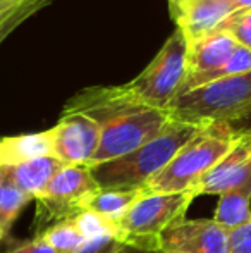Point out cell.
Returning a JSON list of instances; mask_svg holds the SVG:
<instances>
[{
    "label": "cell",
    "mask_w": 251,
    "mask_h": 253,
    "mask_svg": "<svg viewBox=\"0 0 251 253\" xmlns=\"http://www.w3.org/2000/svg\"><path fill=\"white\" fill-rule=\"evenodd\" d=\"M231 253H251V220L229 233Z\"/></svg>",
    "instance_id": "603a6c76"
},
{
    "label": "cell",
    "mask_w": 251,
    "mask_h": 253,
    "mask_svg": "<svg viewBox=\"0 0 251 253\" xmlns=\"http://www.w3.org/2000/svg\"><path fill=\"white\" fill-rule=\"evenodd\" d=\"M201 127L171 119L153 140L127 155L91 166L90 170L100 190H143Z\"/></svg>",
    "instance_id": "6da1fadb"
},
{
    "label": "cell",
    "mask_w": 251,
    "mask_h": 253,
    "mask_svg": "<svg viewBox=\"0 0 251 253\" xmlns=\"http://www.w3.org/2000/svg\"><path fill=\"white\" fill-rule=\"evenodd\" d=\"M140 107H148L140 102L127 88L121 86H90L76 93L66 103L62 112H76L93 119L98 126H105L112 119Z\"/></svg>",
    "instance_id": "8fae6325"
},
{
    "label": "cell",
    "mask_w": 251,
    "mask_h": 253,
    "mask_svg": "<svg viewBox=\"0 0 251 253\" xmlns=\"http://www.w3.org/2000/svg\"><path fill=\"white\" fill-rule=\"evenodd\" d=\"M229 2H231L238 10H248V9H251V0H229Z\"/></svg>",
    "instance_id": "484cf974"
},
{
    "label": "cell",
    "mask_w": 251,
    "mask_h": 253,
    "mask_svg": "<svg viewBox=\"0 0 251 253\" xmlns=\"http://www.w3.org/2000/svg\"><path fill=\"white\" fill-rule=\"evenodd\" d=\"M241 123L245 124V127H246V129H251V112L248 114V116L245 117V119L241 121Z\"/></svg>",
    "instance_id": "4316f807"
},
{
    "label": "cell",
    "mask_w": 251,
    "mask_h": 253,
    "mask_svg": "<svg viewBox=\"0 0 251 253\" xmlns=\"http://www.w3.org/2000/svg\"><path fill=\"white\" fill-rule=\"evenodd\" d=\"M141 195L143 190H98L84 200L83 210L117 222Z\"/></svg>",
    "instance_id": "ac0fdd59"
},
{
    "label": "cell",
    "mask_w": 251,
    "mask_h": 253,
    "mask_svg": "<svg viewBox=\"0 0 251 253\" xmlns=\"http://www.w3.org/2000/svg\"><path fill=\"white\" fill-rule=\"evenodd\" d=\"M250 71H251V48H246V47H243V45H239V47L236 48V52L229 57V60L222 67H218V69H215V71H210V73L198 74V76H189L188 80H186V84L181 93L193 90V88L203 86V84L212 83V81L224 80V78H229V76H238V74H245V73H250Z\"/></svg>",
    "instance_id": "d6986e66"
},
{
    "label": "cell",
    "mask_w": 251,
    "mask_h": 253,
    "mask_svg": "<svg viewBox=\"0 0 251 253\" xmlns=\"http://www.w3.org/2000/svg\"><path fill=\"white\" fill-rule=\"evenodd\" d=\"M236 127L225 123L203 126L174 159L143 188V193H181L196 190L201 177L229 152Z\"/></svg>",
    "instance_id": "7a4b0ae2"
},
{
    "label": "cell",
    "mask_w": 251,
    "mask_h": 253,
    "mask_svg": "<svg viewBox=\"0 0 251 253\" xmlns=\"http://www.w3.org/2000/svg\"><path fill=\"white\" fill-rule=\"evenodd\" d=\"M160 253H231L229 231L214 219H184L162 234Z\"/></svg>",
    "instance_id": "30bf717a"
},
{
    "label": "cell",
    "mask_w": 251,
    "mask_h": 253,
    "mask_svg": "<svg viewBox=\"0 0 251 253\" xmlns=\"http://www.w3.org/2000/svg\"><path fill=\"white\" fill-rule=\"evenodd\" d=\"M214 220L229 233L248 224L251 220V184L222 193Z\"/></svg>",
    "instance_id": "e0dca14e"
},
{
    "label": "cell",
    "mask_w": 251,
    "mask_h": 253,
    "mask_svg": "<svg viewBox=\"0 0 251 253\" xmlns=\"http://www.w3.org/2000/svg\"><path fill=\"white\" fill-rule=\"evenodd\" d=\"M52 131V155L64 166H90L98 150L102 127L76 112H62Z\"/></svg>",
    "instance_id": "ba28073f"
},
{
    "label": "cell",
    "mask_w": 251,
    "mask_h": 253,
    "mask_svg": "<svg viewBox=\"0 0 251 253\" xmlns=\"http://www.w3.org/2000/svg\"><path fill=\"white\" fill-rule=\"evenodd\" d=\"M40 236H43L57 253H81V250L88 245V240L81 233L74 219L61 220L47 227Z\"/></svg>",
    "instance_id": "ffe728a7"
},
{
    "label": "cell",
    "mask_w": 251,
    "mask_h": 253,
    "mask_svg": "<svg viewBox=\"0 0 251 253\" xmlns=\"http://www.w3.org/2000/svg\"><path fill=\"white\" fill-rule=\"evenodd\" d=\"M0 253H2V252H0Z\"/></svg>",
    "instance_id": "f546056e"
},
{
    "label": "cell",
    "mask_w": 251,
    "mask_h": 253,
    "mask_svg": "<svg viewBox=\"0 0 251 253\" xmlns=\"http://www.w3.org/2000/svg\"><path fill=\"white\" fill-rule=\"evenodd\" d=\"M169 123L171 116L167 110L153 109V107H140L115 117L102 126L100 145L88 167L134 152L146 141L153 140Z\"/></svg>",
    "instance_id": "52a82bcc"
},
{
    "label": "cell",
    "mask_w": 251,
    "mask_h": 253,
    "mask_svg": "<svg viewBox=\"0 0 251 253\" xmlns=\"http://www.w3.org/2000/svg\"><path fill=\"white\" fill-rule=\"evenodd\" d=\"M7 253H57V252L48 245V241L43 236L36 234L33 240H28L16 245V247L10 248Z\"/></svg>",
    "instance_id": "cb8c5ba5"
},
{
    "label": "cell",
    "mask_w": 251,
    "mask_h": 253,
    "mask_svg": "<svg viewBox=\"0 0 251 253\" xmlns=\"http://www.w3.org/2000/svg\"><path fill=\"white\" fill-rule=\"evenodd\" d=\"M31 200L35 198L17 188L0 167V245L12 243V226Z\"/></svg>",
    "instance_id": "2e32d148"
},
{
    "label": "cell",
    "mask_w": 251,
    "mask_h": 253,
    "mask_svg": "<svg viewBox=\"0 0 251 253\" xmlns=\"http://www.w3.org/2000/svg\"><path fill=\"white\" fill-rule=\"evenodd\" d=\"M54 0H19L5 16L0 19V43L16 30L19 24H23L26 19L41 10L43 7L50 5Z\"/></svg>",
    "instance_id": "44dd1931"
},
{
    "label": "cell",
    "mask_w": 251,
    "mask_h": 253,
    "mask_svg": "<svg viewBox=\"0 0 251 253\" xmlns=\"http://www.w3.org/2000/svg\"><path fill=\"white\" fill-rule=\"evenodd\" d=\"M239 43L225 30H217L189 43V76H198L222 67ZM188 76V78H189Z\"/></svg>",
    "instance_id": "4fadbf2b"
},
{
    "label": "cell",
    "mask_w": 251,
    "mask_h": 253,
    "mask_svg": "<svg viewBox=\"0 0 251 253\" xmlns=\"http://www.w3.org/2000/svg\"><path fill=\"white\" fill-rule=\"evenodd\" d=\"M52 155V131L0 138V167Z\"/></svg>",
    "instance_id": "9a60e30c"
},
{
    "label": "cell",
    "mask_w": 251,
    "mask_h": 253,
    "mask_svg": "<svg viewBox=\"0 0 251 253\" xmlns=\"http://www.w3.org/2000/svg\"><path fill=\"white\" fill-rule=\"evenodd\" d=\"M171 3L178 28L189 43L217 31L238 10L229 0H174Z\"/></svg>",
    "instance_id": "7c38bea8"
},
{
    "label": "cell",
    "mask_w": 251,
    "mask_h": 253,
    "mask_svg": "<svg viewBox=\"0 0 251 253\" xmlns=\"http://www.w3.org/2000/svg\"><path fill=\"white\" fill-rule=\"evenodd\" d=\"M171 2H174V0H171Z\"/></svg>",
    "instance_id": "f1b7e54d"
},
{
    "label": "cell",
    "mask_w": 251,
    "mask_h": 253,
    "mask_svg": "<svg viewBox=\"0 0 251 253\" xmlns=\"http://www.w3.org/2000/svg\"><path fill=\"white\" fill-rule=\"evenodd\" d=\"M98 190L100 188L88 166H64L35 198L36 231L41 234L47 227L83 213L84 200Z\"/></svg>",
    "instance_id": "8992f818"
},
{
    "label": "cell",
    "mask_w": 251,
    "mask_h": 253,
    "mask_svg": "<svg viewBox=\"0 0 251 253\" xmlns=\"http://www.w3.org/2000/svg\"><path fill=\"white\" fill-rule=\"evenodd\" d=\"M251 184V129H236V138L229 152L217 162V166L201 177L196 188L201 195H218L234 188Z\"/></svg>",
    "instance_id": "9c48e42d"
},
{
    "label": "cell",
    "mask_w": 251,
    "mask_h": 253,
    "mask_svg": "<svg viewBox=\"0 0 251 253\" xmlns=\"http://www.w3.org/2000/svg\"><path fill=\"white\" fill-rule=\"evenodd\" d=\"M189 76V42L176 28L160 52L134 78L127 88L144 105L165 110L182 91Z\"/></svg>",
    "instance_id": "5b68a950"
},
{
    "label": "cell",
    "mask_w": 251,
    "mask_h": 253,
    "mask_svg": "<svg viewBox=\"0 0 251 253\" xmlns=\"http://www.w3.org/2000/svg\"><path fill=\"white\" fill-rule=\"evenodd\" d=\"M64 167V164L57 157L47 155L40 159L28 160V162L17 164V166H3L2 169L7 176L12 179V183L24 193L36 198L45 188L48 186L54 176Z\"/></svg>",
    "instance_id": "5bb4252c"
},
{
    "label": "cell",
    "mask_w": 251,
    "mask_h": 253,
    "mask_svg": "<svg viewBox=\"0 0 251 253\" xmlns=\"http://www.w3.org/2000/svg\"><path fill=\"white\" fill-rule=\"evenodd\" d=\"M165 110L171 119L201 126L241 123L251 112V71L179 93Z\"/></svg>",
    "instance_id": "3957f363"
},
{
    "label": "cell",
    "mask_w": 251,
    "mask_h": 253,
    "mask_svg": "<svg viewBox=\"0 0 251 253\" xmlns=\"http://www.w3.org/2000/svg\"><path fill=\"white\" fill-rule=\"evenodd\" d=\"M117 253H131V252H129V248H127V247H122Z\"/></svg>",
    "instance_id": "83f0119b"
},
{
    "label": "cell",
    "mask_w": 251,
    "mask_h": 253,
    "mask_svg": "<svg viewBox=\"0 0 251 253\" xmlns=\"http://www.w3.org/2000/svg\"><path fill=\"white\" fill-rule=\"evenodd\" d=\"M218 30H225L234 37L239 45L251 48V9L236 10Z\"/></svg>",
    "instance_id": "7402d4cb"
},
{
    "label": "cell",
    "mask_w": 251,
    "mask_h": 253,
    "mask_svg": "<svg viewBox=\"0 0 251 253\" xmlns=\"http://www.w3.org/2000/svg\"><path fill=\"white\" fill-rule=\"evenodd\" d=\"M196 190L181 193H143L115 222V241L131 250L160 253V238L186 219Z\"/></svg>",
    "instance_id": "277c9868"
},
{
    "label": "cell",
    "mask_w": 251,
    "mask_h": 253,
    "mask_svg": "<svg viewBox=\"0 0 251 253\" xmlns=\"http://www.w3.org/2000/svg\"><path fill=\"white\" fill-rule=\"evenodd\" d=\"M122 247H124V245L112 240V238H102V240L90 241V243L81 250V253H117Z\"/></svg>",
    "instance_id": "d4e9b609"
}]
</instances>
